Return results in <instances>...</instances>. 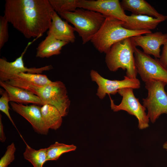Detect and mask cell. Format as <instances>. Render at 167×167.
I'll list each match as a JSON object with an SVG mask.
<instances>
[{
  "label": "cell",
  "instance_id": "cell-1",
  "mask_svg": "<svg viewBox=\"0 0 167 167\" xmlns=\"http://www.w3.org/2000/svg\"><path fill=\"white\" fill-rule=\"evenodd\" d=\"M4 15L28 39L48 31L55 12L49 0H6Z\"/></svg>",
  "mask_w": 167,
  "mask_h": 167
},
{
  "label": "cell",
  "instance_id": "cell-2",
  "mask_svg": "<svg viewBox=\"0 0 167 167\" xmlns=\"http://www.w3.org/2000/svg\"><path fill=\"white\" fill-rule=\"evenodd\" d=\"M124 22L111 16H106L100 29L90 41L95 49L100 53L106 54L116 43L127 38L151 32V31L128 30L122 26Z\"/></svg>",
  "mask_w": 167,
  "mask_h": 167
},
{
  "label": "cell",
  "instance_id": "cell-3",
  "mask_svg": "<svg viewBox=\"0 0 167 167\" xmlns=\"http://www.w3.org/2000/svg\"><path fill=\"white\" fill-rule=\"evenodd\" d=\"M60 17L72 24L81 37L83 44L90 41L104 23L106 16L99 12L78 8L73 12L58 13Z\"/></svg>",
  "mask_w": 167,
  "mask_h": 167
},
{
  "label": "cell",
  "instance_id": "cell-4",
  "mask_svg": "<svg viewBox=\"0 0 167 167\" xmlns=\"http://www.w3.org/2000/svg\"><path fill=\"white\" fill-rule=\"evenodd\" d=\"M135 46L131 38H128L113 45L105 54V62L111 71H116L119 68L126 70V76L136 79L137 74L135 57Z\"/></svg>",
  "mask_w": 167,
  "mask_h": 167
},
{
  "label": "cell",
  "instance_id": "cell-5",
  "mask_svg": "<svg viewBox=\"0 0 167 167\" xmlns=\"http://www.w3.org/2000/svg\"><path fill=\"white\" fill-rule=\"evenodd\" d=\"M30 92L40 98L42 105H51L58 110L62 117L67 115L70 101L66 86L62 82L52 81L44 86L33 88Z\"/></svg>",
  "mask_w": 167,
  "mask_h": 167
},
{
  "label": "cell",
  "instance_id": "cell-6",
  "mask_svg": "<svg viewBox=\"0 0 167 167\" xmlns=\"http://www.w3.org/2000/svg\"><path fill=\"white\" fill-rule=\"evenodd\" d=\"M167 84L159 81L145 83L147 96L143 99V105L147 110L150 121L153 123L162 114H167V93L165 87Z\"/></svg>",
  "mask_w": 167,
  "mask_h": 167
},
{
  "label": "cell",
  "instance_id": "cell-7",
  "mask_svg": "<svg viewBox=\"0 0 167 167\" xmlns=\"http://www.w3.org/2000/svg\"><path fill=\"white\" fill-rule=\"evenodd\" d=\"M134 55L137 73L143 82L159 81L167 84V68L159 59L153 58L136 47Z\"/></svg>",
  "mask_w": 167,
  "mask_h": 167
},
{
  "label": "cell",
  "instance_id": "cell-8",
  "mask_svg": "<svg viewBox=\"0 0 167 167\" xmlns=\"http://www.w3.org/2000/svg\"><path fill=\"white\" fill-rule=\"evenodd\" d=\"M132 88H126L119 89L118 93L122 97L120 103L115 105L109 96L110 107L114 112L120 110L126 111L129 114L135 116L138 121V128L143 130L149 126V119L145 112L146 108L142 105L134 94Z\"/></svg>",
  "mask_w": 167,
  "mask_h": 167
},
{
  "label": "cell",
  "instance_id": "cell-9",
  "mask_svg": "<svg viewBox=\"0 0 167 167\" xmlns=\"http://www.w3.org/2000/svg\"><path fill=\"white\" fill-rule=\"evenodd\" d=\"M39 37L29 42L21 55L13 62H9L3 58H0V81L6 82L16 75L22 73L41 74L53 68L51 65L40 68H27L25 66L23 57L29 46Z\"/></svg>",
  "mask_w": 167,
  "mask_h": 167
},
{
  "label": "cell",
  "instance_id": "cell-10",
  "mask_svg": "<svg viewBox=\"0 0 167 167\" xmlns=\"http://www.w3.org/2000/svg\"><path fill=\"white\" fill-rule=\"evenodd\" d=\"M90 74L92 80L98 86L96 95L101 99L104 98L106 94H115L122 88H130L135 89L140 87V82L137 78L131 79L126 75L122 80H109L102 77L93 70L91 71Z\"/></svg>",
  "mask_w": 167,
  "mask_h": 167
},
{
  "label": "cell",
  "instance_id": "cell-11",
  "mask_svg": "<svg viewBox=\"0 0 167 167\" xmlns=\"http://www.w3.org/2000/svg\"><path fill=\"white\" fill-rule=\"evenodd\" d=\"M78 8L93 11L106 16H111L124 22L128 15L118 0H79Z\"/></svg>",
  "mask_w": 167,
  "mask_h": 167
},
{
  "label": "cell",
  "instance_id": "cell-12",
  "mask_svg": "<svg viewBox=\"0 0 167 167\" xmlns=\"http://www.w3.org/2000/svg\"><path fill=\"white\" fill-rule=\"evenodd\" d=\"M167 38V33L161 32L147 33L145 35H140L131 37L135 46L141 47L145 53L151 55L155 58H160V47L164 45Z\"/></svg>",
  "mask_w": 167,
  "mask_h": 167
},
{
  "label": "cell",
  "instance_id": "cell-13",
  "mask_svg": "<svg viewBox=\"0 0 167 167\" xmlns=\"http://www.w3.org/2000/svg\"><path fill=\"white\" fill-rule=\"evenodd\" d=\"M10 104L13 110L27 120L36 132L44 135L48 134L49 129L43 122L40 106L34 104L25 105L12 102Z\"/></svg>",
  "mask_w": 167,
  "mask_h": 167
},
{
  "label": "cell",
  "instance_id": "cell-14",
  "mask_svg": "<svg viewBox=\"0 0 167 167\" xmlns=\"http://www.w3.org/2000/svg\"><path fill=\"white\" fill-rule=\"evenodd\" d=\"M5 82L12 86L30 91L32 88L44 86L52 81L45 75L22 73Z\"/></svg>",
  "mask_w": 167,
  "mask_h": 167
},
{
  "label": "cell",
  "instance_id": "cell-15",
  "mask_svg": "<svg viewBox=\"0 0 167 167\" xmlns=\"http://www.w3.org/2000/svg\"><path fill=\"white\" fill-rule=\"evenodd\" d=\"M75 31L74 27L70 25L67 21L63 20L56 12H54L51 25L47 31V34H51L57 39L69 43L75 42Z\"/></svg>",
  "mask_w": 167,
  "mask_h": 167
},
{
  "label": "cell",
  "instance_id": "cell-16",
  "mask_svg": "<svg viewBox=\"0 0 167 167\" xmlns=\"http://www.w3.org/2000/svg\"><path fill=\"white\" fill-rule=\"evenodd\" d=\"M167 19V16L157 18L146 15L132 14L128 15L127 20L122 24V26L132 31H151L155 29L160 23Z\"/></svg>",
  "mask_w": 167,
  "mask_h": 167
},
{
  "label": "cell",
  "instance_id": "cell-17",
  "mask_svg": "<svg viewBox=\"0 0 167 167\" xmlns=\"http://www.w3.org/2000/svg\"><path fill=\"white\" fill-rule=\"evenodd\" d=\"M0 85L8 93L10 101L21 104L32 103L42 105L40 98L27 90L0 81Z\"/></svg>",
  "mask_w": 167,
  "mask_h": 167
},
{
  "label": "cell",
  "instance_id": "cell-18",
  "mask_svg": "<svg viewBox=\"0 0 167 167\" xmlns=\"http://www.w3.org/2000/svg\"><path fill=\"white\" fill-rule=\"evenodd\" d=\"M120 3L124 11H130L133 14L146 15L157 18L166 16L159 13L144 0H122Z\"/></svg>",
  "mask_w": 167,
  "mask_h": 167
},
{
  "label": "cell",
  "instance_id": "cell-19",
  "mask_svg": "<svg viewBox=\"0 0 167 167\" xmlns=\"http://www.w3.org/2000/svg\"><path fill=\"white\" fill-rule=\"evenodd\" d=\"M36 48V56L40 58H48L60 54L62 48L68 43L57 39L51 34H47Z\"/></svg>",
  "mask_w": 167,
  "mask_h": 167
},
{
  "label": "cell",
  "instance_id": "cell-20",
  "mask_svg": "<svg viewBox=\"0 0 167 167\" xmlns=\"http://www.w3.org/2000/svg\"><path fill=\"white\" fill-rule=\"evenodd\" d=\"M41 111L43 122L48 129L56 130L61 126L62 117L56 107L45 104L41 107Z\"/></svg>",
  "mask_w": 167,
  "mask_h": 167
},
{
  "label": "cell",
  "instance_id": "cell-21",
  "mask_svg": "<svg viewBox=\"0 0 167 167\" xmlns=\"http://www.w3.org/2000/svg\"><path fill=\"white\" fill-rule=\"evenodd\" d=\"M24 142L26 145L23 153L24 158L31 163L33 167H43L44 164L47 161V148L36 150Z\"/></svg>",
  "mask_w": 167,
  "mask_h": 167
},
{
  "label": "cell",
  "instance_id": "cell-22",
  "mask_svg": "<svg viewBox=\"0 0 167 167\" xmlns=\"http://www.w3.org/2000/svg\"><path fill=\"white\" fill-rule=\"evenodd\" d=\"M76 148L73 144L68 145L56 142L47 148V161H56L62 154L75 151Z\"/></svg>",
  "mask_w": 167,
  "mask_h": 167
},
{
  "label": "cell",
  "instance_id": "cell-23",
  "mask_svg": "<svg viewBox=\"0 0 167 167\" xmlns=\"http://www.w3.org/2000/svg\"><path fill=\"white\" fill-rule=\"evenodd\" d=\"M54 11L58 13L73 12L78 8L79 0H49Z\"/></svg>",
  "mask_w": 167,
  "mask_h": 167
},
{
  "label": "cell",
  "instance_id": "cell-24",
  "mask_svg": "<svg viewBox=\"0 0 167 167\" xmlns=\"http://www.w3.org/2000/svg\"><path fill=\"white\" fill-rule=\"evenodd\" d=\"M0 93L1 95L0 98V110L6 115L12 124L17 130L9 113V110L10 108L9 105V102L10 101L8 93L5 89L1 88L0 89Z\"/></svg>",
  "mask_w": 167,
  "mask_h": 167
},
{
  "label": "cell",
  "instance_id": "cell-25",
  "mask_svg": "<svg viewBox=\"0 0 167 167\" xmlns=\"http://www.w3.org/2000/svg\"><path fill=\"white\" fill-rule=\"evenodd\" d=\"M16 150L13 142L8 145L4 154L0 160V167H7L15 160V154Z\"/></svg>",
  "mask_w": 167,
  "mask_h": 167
},
{
  "label": "cell",
  "instance_id": "cell-26",
  "mask_svg": "<svg viewBox=\"0 0 167 167\" xmlns=\"http://www.w3.org/2000/svg\"><path fill=\"white\" fill-rule=\"evenodd\" d=\"M9 23L6 16H0V49L8 41L9 35L8 32V23Z\"/></svg>",
  "mask_w": 167,
  "mask_h": 167
},
{
  "label": "cell",
  "instance_id": "cell-27",
  "mask_svg": "<svg viewBox=\"0 0 167 167\" xmlns=\"http://www.w3.org/2000/svg\"><path fill=\"white\" fill-rule=\"evenodd\" d=\"M159 60L162 65L167 68V38L163 45L162 53Z\"/></svg>",
  "mask_w": 167,
  "mask_h": 167
},
{
  "label": "cell",
  "instance_id": "cell-28",
  "mask_svg": "<svg viewBox=\"0 0 167 167\" xmlns=\"http://www.w3.org/2000/svg\"><path fill=\"white\" fill-rule=\"evenodd\" d=\"M2 116L0 114V141L2 142H5L6 138L4 131V126L2 121Z\"/></svg>",
  "mask_w": 167,
  "mask_h": 167
},
{
  "label": "cell",
  "instance_id": "cell-29",
  "mask_svg": "<svg viewBox=\"0 0 167 167\" xmlns=\"http://www.w3.org/2000/svg\"><path fill=\"white\" fill-rule=\"evenodd\" d=\"M162 146L163 148L167 152V141L163 144Z\"/></svg>",
  "mask_w": 167,
  "mask_h": 167
}]
</instances>
